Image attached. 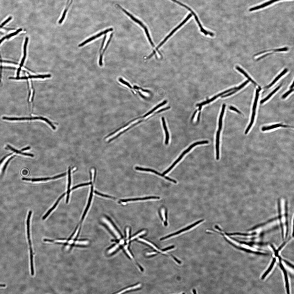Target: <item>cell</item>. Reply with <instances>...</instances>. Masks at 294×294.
<instances>
[{
    "mask_svg": "<svg viewBox=\"0 0 294 294\" xmlns=\"http://www.w3.org/2000/svg\"><path fill=\"white\" fill-rule=\"evenodd\" d=\"M14 156H13L12 157H11L8 160V161H7L6 162V163L4 165L3 167V170H2V172H3V173H4V172L7 166V165H8V164L10 162V161L14 157Z\"/></svg>",
    "mask_w": 294,
    "mask_h": 294,
    "instance_id": "cell-42",
    "label": "cell"
},
{
    "mask_svg": "<svg viewBox=\"0 0 294 294\" xmlns=\"http://www.w3.org/2000/svg\"><path fill=\"white\" fill-rule=\"evenodd\" d=\"M102 220L104 223L106 224V225L108 226L110 230L112 231V232L116 236L117 238L118 239H120L121 238V236L120 234H119L118 231H117L116 229L115 228V227L113 226V224L111 223V222L109 221L108 219L105 218H103Z\"/></svg>",
    "mask_w": 294,
    "mask_h": 294,
    "instance_id": "cell-9",
    "label": "cell"
},
{
    "mask_svg": "<svg viewBox=\"0 0 294 294\" xmlns=\"http://www.w3.org/2000/svg\"><path fill=\"white\" fill-rule=\"evenodd\" d=\"M280 127H283V128H292V127L288 125H282L281 124H277L276 125H272L271 126L263 127L262 128V131H268L272 130L274 128H278Z\"/></svg>",
    "mask_w": 294,
    "mask_h": 294,
    "instance_id": "cell-13",
    "label": "cell"
},
{
    "mask_svg": "<svg viewBox=\"0 0 294 294\" xmlns=\"http://www.w3.org/2000/svg\"><path fill=\"white\" fill-rule=\"evenodd\" d=\"M30 148H30V147H29V146L28 147H26V148H23V149H22L21 150V151H24L29 150L30 149Z\"/></svg>",
    "mask_w": 294,
    "mask_h": 294,
    "instance_id": "cell-50",
    "label": "cell"
},
{
    "mask_svg": "<svg viewBox=\"0 0 294 294\" xmlns=\"http://www.w3.org/2000/svg\"><path fill=\"white\" fill-rule=\"evenodd\" d=\"M280 266L282 270H283V271L284 272V276H285L286 281V288L287 291V293L288 294H289V288L287 273V272L286 270H285V269H284V268L283 266V265H282L281 262H280Z\"/></svg>",
    "mask_w": 294,
    "mask_h": 294,
    "instance_id": "cell-20",
    "label": "cell"
},
{
    "mask_svg": "<svg viewBox=\"0 0 294 294\" xmlns=\"http://www.w3.org/2000/svg\"><path fill=\"white\" fill-rule=\"evenodd\" d=\"M281 86V85H280L277 87L273 91H272L270 94L264 99L261 100L260 101V104H262L263 103L265 102L267 100L269 99L270 98H271L272 95H273L274 93H275L280 88Z\"/></svg>",
    "mask_w": 294,
    "mask_h": 294,
    "instance_id": "cell-24",
    "label": "cell"
},
{
    "mask_svg": "<svg viewBox=\"0 0 294 294\" xmlns=\"http://www.w3.org/2000/svg\"><path fill=\"white\" fill-rule=\"evenodd\" d=\"M32 212L31 211H30L29 212L28 216L27 221V234L28 238V243H29L30 245H32V242L30 239V219L31 217V215H32Z\"/></svg>",
    "mask_w": 294,
    "mask_h": 294,
    "instance_id": "cell-14",
    "label": "cell"
},
{
    "mask_svg": "<svg viewBox=\"0 0 294 294\" xmlns=\"http://www.w3.org/2000/svg\"><path fill=\"white\" fill-rule=\"evenodd\" d=\"M237 90L238 91V87H235V88H232V89H229L228 90L226 91H224V92H222V93H220V94H218V95H217L216 96H214L213 98H211V99H210L209 100V101L210 102H212L213 101H214V100H215V99H216L218 97H219L221 96H222L224 94H226V93H227L231 91H233V90Z\"/></svg>",
    "mask_w": 294,
    "mask_h": 294,
    "instance_id": "cell-26",
    "label": "cell"
},
{
    "mask_svg": "<svg viewBox=\"0 0 294 294\" xmlns=\"http://www.w3.org/2000/svg\"><path fill=\"white\" fill-rule=\"evenodd\" d=\"M283 261H284V262H285L287 264H288V265L289 266H290V267H292V265L291 264H290V263H289V262H288L287 261H286V260H283Z\"/></svg>",
    "mask_w": 294,
    "mask_h": 294,
    "instance_id": "cell-52",
    "label": "cell"
},
{
    "mask_svg": "<svg viewBox=\"0 0 294 294\" xmlns=\"http://www.w3.org/2000/svg\"><path fill=\"white\" fill-rule=\"evenodd\" d=\"M236 68L237 70H238L239 71H240V72L243 74L246 77H247L248 78V79L249 80L251 81V82H252L253 84H254L255 85H257V84L256 83L254 80H252L251 78H250L249 77V76L248 75L247 73H246L245 72V71H244L240 67L238 66H236Z\"/></svg>",
    "mask_w": 294,
    "mask_h": 294,
    "instance_id": "cell-22",
    "label": "cell"
},
{
    "mask_svg": "<svg viewBox=\"0 0 294 294\" xmlns=\"http://www.w3.org/2000/svg\"><path fill=\"white\" fill-rule=\"evenodd\" d=\"M66 194V193H63V195H62L61 196H60V197L58 200H57L56 202L55 203V204L54 205V206L52 208L49 210V211L47 212L46 214L44 215V217H43V220H44L46 219L47 217L49 216V215L50 213H51L53 210L55 208L57 205L58 204V203L60 201V200L62 199V198Z\"/></svg>",
    "mask_w": 294,
    "mask_h": 294,
    "instance_id": "cell-16",
    "label": "cell"
},
{
    "mask_svg": "<svg viewBox=\"0 0 294 294\" xmlns=\"http://www.w3.org/2000/svg\"><path fill=\"white\" fill-rule=\"evenodd\" d=\"M294 87V83L293 82V83L292 85H291V87H290L291 89H293V88Z\"/></svg>",
    "mask_w": 294,
    "mask_h": 294,
    "instance_id": "cell-57",
    "label": "cell"
},
{
    "mask_svg": "<svg viewBox=\"0 0 294 294\" xmlns=\"http://www.w3.org/2000/svg\"><path fill=\"white\" fill-rule=\"evenodd\" d=\"M126 238L128 239L130 236V229L128 228L126 229Z\"/></svg>",
    "mask_w": 294,
    "mask_h": 294,
    "instance_id": "cell-47",
    "label": "cell"
},
{
    "mask_svg": "<svg viewBox=\"0 0 294 294\" xmlns=\"http://www.w3.org/2000/svg\"><path fill=\"white\" fill-rule=\"evenodd\" d=\"M119 80L120 82L121 83H123V84L127 86L128 87L130 88L131 89H132V87H131V86L128 83L123 80L122 78H119Z\"/></svg>",
    "mask_w": 294,
    "mask_h": 294,
    "instance_id": "cell-36",
    "label": "cell"
},
{
    "mask_svg": "<svg viewBox=\"0 0 294 294\" xmlns=\"http://www.w3.org/2000/svg\"><path fill=\"white\" fill-rule=\"evenodd\" d=\"M124 249H125V251H126V253H127V254H128V255L129 256V257H130L131 258V259H132L133 258V257L132 256V254H131V253L130 252V251H129L128 250V246L127 245L125 246V247H124Z\"/></svg>",
    "mask_w": 294,
    "mask_h": 294,
    "instance_id": "cell-41",
    "label": "cell"
},
{
    "mask_svg": "<svg viewBox=\"0 0 294 294\" xmlns=\"http://www.w3.org/2000/svg\"><path fill=\"white\" fill-rule=\"evenodd\" d=\"M294 90V89H291L290 90H289L288 92H286L285 94H284L283 95V96H282V98H283V99L287 97L291 93L293 92Z\"/></svg>",
    "mask_w": 294,
    "mask_h": 294,
    "instance_id": "cell-40",
    "label": "cell"
},
{
    "mask_svg": "<svg viewBox=\"0 0 294 294\" xmlns=\"http://www.w3.org/2000/svg\"><path fill=\"white\" fill-rule=\"evenodd\" d=\"M162 121L163 125V126L164 130L165 132L166 135V139L165 141V144L166 145H168L169 143V134L168 132V130L166 127V124L165 121L164 119V117H162Z\"/></svg>",
    "mask_w": 294,
    "mask_h": 294,
    "instance_id": "cell-17",
    "label": "cell"
},
{
    "mask_svg": "<svg viewBox=\"0 0 294 294\" xmlns=\"http://www.w3.org/2000/svg\"><path fill=\"white\" fill-rule=\"evenodd\" d=\"M89 241L87 240H76L74 245L80 246H86L89 244Z\"/></svg>",
    "mask_w": 294,
    "mask_h": 294,
    "instance_id": "cell-28",
    "label": "cell"
},
{
    "mask_svg": "<svg viewBox=\"0 0 294 294\" xmlns=\"http://www.w3.org/2000/svg\"><path fill=\"white\" fill-rule=\"evenodd\" d=\"M113 33H112V34H111L110 37L109 39V40L108 41V42L107 43V44L106 45V47H105L104 49L103 50V52H102V54H101L102 55H103V54H104V52H105V51H106V49L107 48L108 46V45L109 44V43L110 42V41L111 39V38L112 37V36H113Z\"/></svg>",
    "mask_w": 294,
    "mask_h": 294,
    "instance_id": "cell-37",
    "label": "cell"
},
{
    "mask_svg": "<svg viewBox=\"0 0 294 294\" xmlns=\"http://www.w3.org/2000/svg\"><path fill=\"white\" fill-rule=\"evenodd\" d=\"M106 37H107V35H105V36L104 37L103 40V41H102V45H101V49H100V52H101V51H102V49H103V47L104 45V43H105V40H106Z\"/></svg>",
    "mask_w": 294,
    "mask_h": 294,
    "instance_id": "cell-45",
    "label": "cell"
},
{
    "mask_svg": "<svg viewBox=\"0 0 294 294\" xmlns=\"http://www.w3.org/2000/svg\"><path fill=\"white\" fill-rule=\"evenodd\" d=\"M200 113H199V114H198V118H197V121H199V118H200Z\"/></svg>",
    "mask_w": 294,
    "mask_h": 294,
    "instance_id": "cell-58",
    "label": "cell"
},
{
    "mask_svg": "<svg viewBox=\"0 0 294 294\" xmlns=\"http://www.w3.org/2000/svg\"><path fill=\"white\" fill-rule=\"evenodd\" d=\"M51 75H39L38 76H29V78H49L51 77Z\"/></svg>",
    "mask_w": 294,
    "mask_h": 294,
    "instance_id": "cell-32",
    "label": "cell"
},
{
    "mask_svg": "<svg viewBox=\"0 0 294 294\" xmlns=\"http://www.w3.org/2000/svg\"><path fill=\"white\" fill-rule=\"evenodd\" d=\"M28 41V38L27 37L26 38L24 46V55L21 64L20 66H22L26 58V50H27V47Z\"/></svg>",
    "mask_w": 294,
    "mask_h": 294,
    "instance_id": "cell-25",
    "label": "cell"
},
{
    "mask_svg": "<svg viewBox=\"0 0 294 294\" xmlns=\"http://www.w3.org/2000/svg\"><path fill=\"white\" fill-rule=\"evenodd\" d=\"M276 261V259L275 258H274L273 260V261L272 262L271 266L269 267L268 269L267 270V271L265 272V273L262 276V279H263L267 276L268 274L271 271V270L274 266V265Z\"/></svg>",
    "mask_w": 294,
    "mask_h": 294,
    "instance_id": "cell-29",
    "label": "cell"
},
{
    "mask_svg": "<svg viewBox=\"0 0 294 294\" xmlns=\"http://www.w3.org/2000/svg\"><path fill=\"white\" fill-rule=\"evenodd\" d=\"M287 204L284 198L279 199L278 202L279 224L280 225L282 237H287L289 227L288 218Z\"/></svg>",
    "mask_w": 294,
    "mask_h": 294,
    "instance_id": "cell-1",
    "label": "cell"
},
{
    "mask_svg": "<svg viewBox=\"0 0 294 294\" xmlns=\"http://www.w3.org/2000/svg\"><path fill=\"white\" fill-rule=\"evenodd\" d=\"M145 233V231H142L141 232L137 234V235H136L135 236L131 238V240H133L137 238L138 236L144 234Z\"/></svg>",
    "mask_w": 294,
    "mask_h": 294,
    "instance_id": "cell-39",
    "label": "cell"
},
{
    "mask_svg": "<svg viewBox=\"0 0 294 294\" xmlns=\"http://www.w3.org/2000/svg\"><path fill=\"white\" fill-rule=\"evenodd\" d=\"M6 286V285H5V284H0V287H5Z\"/></svg>",
    "mask_w": 294,
    "mask_h": 294,
    "instance_id": "cell-56",
    "label": "cell"
},
{
    "mask_svg": "<svg viewBox=\"0 0 294 294\" xmlns=\"http://www.w3.org/2000/svg\"><path fill=\"white\" fill-rule=\"evenodd\" d=\"M202 108V106H199V109H199V110H201V109Z\"/></svg>",
    "mask_w": 294,
    "mask_h": 294,
    "instance_id": "cell-60",
    "label": "cell"
},
{
    "mask_svg": "<svg viewBox=\"0 0 294 294\" xmlns=\"http://www.w3.org/2000/svg\"><path fill=\"white\" fill-rule=\"evenodd\" d=\"M204 219H203L200 220L196 222L195 223H194L193 224L191 225H190L188 226L187 227H186V228L182 229V230L179 231L177 232L171 234V235L162 238L161 239V240H165L166 239L170 238V237H172V236H174L178 235V234L183 232L189 230V229H191L193 228L195 226L197 225L198 224H199L202 223V222L203 221H204Z\"/></svg>",
    "mask_w": 294,
    "mask_h": 294,
    "instance_id": "cell-7",
    "label": "cell"
},
{
    "mask_svg": "<svg viewBox=\"0 0 294 294\" xmlns=\"http://www.w3.org/2000/svg\"><path fill=\"white\" fill-rule=\"evenodd\" d=\"M12 154H8V155H7V156H6L4 157L3 159H2L1 160V161H0V164L1 163H2L3 162V161H4V160L7 157H8V156H10V155H11Z\"/></svg>",
    "mask_w": 294,
    "mask_h": 294,
    "instance_id": "cell-48",
    "label": "cell"
},
{
    "mask_svg": "<svg viewBox=\"0 0 294 294\" xmlns=\"http://www.w3.org/2000/svg\"><path fill=\"white\" fill-rule=\"evenodd\" d=\"M68 185L67 191H70V192L71 190L70 189V186H71V169H70V168H69V170H68Z\"/></svg>",
    "mask_w": 294,
    "mask_h": 294,
    "instance_id": "cell-34",
    "label": "cell"
},
{
    "mask_svg": "<svg viewBox=\"0 0 294 294\" xmlns=\"http://www.w3.org/2000/svg\"><path fill=\"white\" fill-rule=\"evenodd\" d=\"M90 184H91V183H87L81 184H80V185H78L77 186H75V187H73L71 189V190H74V189H76V188H77L78 187H82V186H86V185H90Z\"/></svg>",
    "mask_w": 294,
    "mask_h": 294,
    "instance_id": "cell-38",
    "label": "cell"
},
{
    "mask_svg": "<svg viewBox=\"0 0 294 294\" xmlns=\"http://www.w3.org/2000/svg\"><path fill=\"white\" fill-rule=\"evenodd\" d=\"M40 119L50 124L51 123L46 118H42V117H33V118H9V120H32Z\"/></svg>",
    "mask_w": 294,
    "mask_h": 294,
    "instance_id": "cell-12",
    "label": "cell"
},
{
    "mask_svg": "<svg viewBox=\"0 0 294 294\" xmlns=\"http://www.w3.org/2000/svg\"><path fill=\"white\" fill-rule=\"evenodd\" d=\"M281 0H271L267 2L266 3H265L261 5H259L257 6L253 7L252 8H250L249 10L250 11H255L261 9H262L265 8L267 6H268L270 5H271L272 4H273L276 1H279Z\"/></svg>",
    "mask_w": 294,
    "mask_h": 294,
    "instance_id": "cell-11",
    "label": "cell"
},
{
    "mask_svg": "<svg viewBox=\"0 0 294 294\" xmlns=\"http://www.w3.org/2000/svg\"><path fill=\"white\" fill-rule=\"evenodd\" d=\"M174 248V246H172V247H169L168 248H167L165 249H164V250H163V251H167V250H171V249H172L173 248Z\"/></svg>",
    "mask_w": 294,
    "mask_h": 294,
    "instance_id": "cell-49",
    "label": "cell"
},
{
    "mask_svg": "<svg viewBox=\"0 0 294 294\" xmlns=\"http://www.w3.org/2000/svg\"><path fill=\"white\" fill-rule=\"evenodd\" d=\"M7 147H8L9 149H10V150H11V151H13V152H16V153H18V154H21V155H24V156H29L32 157H34V155L32 154L27 153H23V152H22L20 151H18L17 150H16V149H14V148H13L11 146H10L9 145H7Z\"/></svg>",
    "mask_w": 294,
    "mask_h": 294,
    "instance_id": "cell-21",
    "label": "cell"
},
{
    "mask_svg": "<svg viewBox=\"0 0 294 294\" xmlns=\"http://www.w3.org/2000/svg\"><path fill=\"white\" fill-rule=\"evenodd\" d=\"M197 110H196V111L195 112L194 114H193V115L192 117V120H193V119H194V117L195 115H196V113H197Z\"/></svg>",
    "mask_w": 294,
    "mask_h": 294,
    "instance_id": "cell-55",
    "label": "cell"
},
{
    "mask_svg": "<svg viewBox=\"0 0 294 294\" xmlns=\"http://www.w3.org/2000/svg\"><path fill=\"white\" fill-rule=\"evenodd\" d=\"M279 224L278 218L272 219L270 220L252 228L249 230L251 232H254L256 234L258 232H261L265 230H268L275 226Z\"/></svg>",
    "mask_w": 294,
    "mask_h": 294,
    "instance_id": "cell-2",
    "label": "cell"
},
{
    "mask_svg": "<svg viewBox=\"0 0 294 294\" xmlns=\"http://www.w3.org/2000/svg\"><path fill=\"white\" fill-rule=\"evenodd\" d=\"M288 71V70L287 69L285 68L284 69V70L282 71V72L278 76H277V77L275 78V79L273 81V82H272L271 84H270L268 86H267V87H265L264 88L268 89V88L271 87L272 86H273L274 84L275 83L277 82V81L282 76L285 75V74Z\"/></svg>",
    "mask_w": 294,
    "mask_h": 294,
    "instance_id": "cell-18",
    "label": "cell"
},
{
    "mask_svg": "<svg viewBox=\"0 0 294 294\" xmlns=\"http://www.w3.org/2000/svg\"><path fill=\"white\" fill-rule=\"evenodd\" d=\"M4 66H9L12 67H15L18 68L19 67L18 65L12 64L9 63H3L2 64Z\"/></svg>",
    "mask_w": 294,
    "mask_h": 294,
    "instance_id": "cell-35",
    "label": "cell"
},
{
    "mask_svg": "<svg viewBox=\"0 0 294 294\" xmlns=\"http://www.w3.org/2000/svg\"><path fill=\"white\" fill-rule=\"evenodd\" d=\"M161 213H162V216L163 218V220L165 222L166 221V217H165V210H164V209H162Z\"/></svg>",
    "mask_w": 294,
    "mask_h": 294,
    "instance_id": "cell-43",
    "label": "cell"
},
{
    "mask_svg": "<svg viewBox=\"0 0 294 294\" xmlns=\"http://www.w3.org/2000/svg\"><path fill=\"white\" fill-rule=\"evenodd\" d=\"M260 89H257L256 91V95L255 98V99L254 103L253 104V106L252 109V113L251 117V120L250 122L247 127V130L245 131V133L246 134H247L248 133L254 123V119L255 116L256 110V107L257 106V102L258 99L259 97V93L260 91Z\"/></svg>",
    "mask_w": 294,
    "mask_h": 294,
    "instance_id": "cell-4",
    "label": "cell"
},
{
    "mask_svg": "<svg viewBox=\"0 0 294 294\" xmlns=\"http://www.w3.org/2000/svg\"><path fill=\"white\" fill-rule=\"evenodd\" d=\"M11 18H9L8 19V20L6 21L5 22H4L3 24H2V25H4L6 23H7L9 21H10V20H11Z\"/></svg>",
    "mask_w": 294,
    "mask_h": 294,
    "instance_id": "cell-54",
    "label": "cell"
},
{
    "mask_svg": "<svg viewBox=\"0 0 294 294\" xmlns=\"http://www.w3.org/2000/svg\"><path fill=\"white\" fill-rule=\"evenodd\" d=\"M123 11L125 12L126 14H127L128 16H130V17L132 19V20L135 21V22H137L141 26H142V27L144 29V30H145L146 34L147 35L148 39H149L151 44L152 47H154V44L153 43L152 41L151 38L150 37L149 32H148L147 28V27H145V26L143 24L142 22H141V21L138 20V19L134 17L132 15H131V14L130 13H129L127 11H126L124 9H123Z\"/></svg>",
    "mask_w": 294,
    "mask_h": 294,
    "instance_id": "cell-6",
    "label": "cell"
},
{
    "mask_svg": "<svg viewBox=\"0 0 294 294\" xmlns=\"http://www.w3.org/2000/svg\"><path fill=\"white\" fill-rule=\"evenodd\" d=\"M53 179V178L47 177L46 178H34L31 179L30 178H25V181H32V182H37L43 181H46L48 180H52Z\"/></svg>",
    "mask_w": 294,
    "mask_h": 294,
    "instance_id": "cell-27",
    "label": "cell"
},
{
    "mask_svg": "<svg viewBox=\"0 0 294 294\" xmlns=\"http://www.w3.org/2000/svg\"><path fill=\"white\" fill-rule=\"evenodd\" d=\"M209 143V142L208 141L205 140L200 141V142H197L193 143V144H192L187 149L185 150V151H184L181 154L177 159V160L168 169H167L166 171H164L162 174L164 175L167 173H168L169 172L174 168V167L175 165L177 164L180 161V160L182 159L184 156H185V155L186 154H187L188 152L190 151V150L192 149L193 147H195L196 146L198 145L207 144H208Z\"/></svg>",
    "mask_w": 294,
    "mask_h": 294,
    "instance_id": "cell-3",
    "label": "cell"
},
{
    "mask_svg": "<svg viewBox=\"0 0 294 294\" xmlns=\"http://www.w3.org/2000/svg\"><path fill=\"white\" fill-rule=\"evenodd\" d=\"M139 240H140L141 241H142V242H144V243H146L147 244H148L149 245L151 246V247H152L153 248H154V249L157 250V251H158L160 252H162L161 250H160L159 249H158L156 247H155V246L153 244H152V243H150L149 242H148V241L147 240H144V239H142V238H139Z\"/></svg>",
    "mask_w": 294,
    "mask_h": 294,
    "instance_id": "cell-33",
    "label": "cell"
},
{
    "mask_svg": "<svg viewBox=\"0 0 294 294\" xmlns=\"http://www.w3.org/2000/svg\"><path fill=\"white\" fill-rule=\"evenodd\" d=\"M113 30V28H110L109 29L107 30H106L104 31L103 32H102L101 33H99V34L95 36H93L91 38H89V39L86 40L85 41L79 45L78 46L79 47H82L84 45L87 44V43L89 42L90 41H92L96 39V38L101 36L102 35L106 34L108 32L112 31Z\"/></svg>",
    "mask_w": 294,
    "mask_h": 294,
    "instance_id": "cell-10",
    "label": "cell"
},
{
    "mask_svg": "<svg viewBox=\"0 0 294 294\" xmlns=\"http://www.w3.org/2000/svg\"></svg>",
    "mask_w": 294,
    "mask_h": 294,
    "instance_id": "cell-61",
    "label": "cell"
},
{
    "mask_svg": "<svg viewBox=\"0 0 294 294\" xmlns=\"http://www.w3.org/2000/svg\"><path fill=\"white\" fill-rule=\"evenodd\" d=\"M120 244L119 243L117 244L114 246L113 247H112L108 251V254H110L115 252L116 250L118 249L120 247Z\"/></svg>",
    "mask_w": 294,
    "mask_h": 294,
    "instance_id": "cell-31",
    "label": "cell"
},
{
    "mask_svg": "<svg viewBox=\"0 0 294 294\" xmlns=\"http://www.w3.org/2000/svg\"><path fill=\"white\" fill-rule=\"evenodd\" d=\"M225 107L226 105L224 104L223 106V107H222L220 116L219 122L218 129V131H220V132H221L222 128V119H223Z\"/></svg>",
    "mask_w": 294,
    "mask_h": 294,
    "instance_id": "cell-19",
    "label": "cell"
},
{
    "mask_svg": "<svg viewBox=\"0 0 294 294\" xmlns=\"http://www.w3.org/2000/svg\"><path fill=\"white\" fill-rule=\"evenodd\" d=\"M160 199V197H159L151 196L143 198H135V199H127L122 200V201L123 202H125L129 201H135L145 200L151 199Z\"/></svg>",
    "mask_w": 294,
    "mask_h": 294,
    "instance_id": "cell-15",
    "label": "cell"
},
{
    "mask_svg": "<svg viewBox=\"0 0 294 294\" xmlns=\"http://www.w3.org/2000/svg\"><path fill=\"white\" fill-rule=\"evenodd\" d=\"M173 259H174V260H175V261L178 263H179V264H181V262L180 261H179L177 259H176V258H175V257H174L173 256Z\"/></svg>",
    "mask_w": 294,
    "mask_h": 294,
    "instance_id": "cell-51",
    "label": "cell"
},
{
    "mask_svg": "<svg viewBox=\"0 0 294 294\" xmlns=\"http://www.w3.org/2000/svg\"><path fill=\"white\" fill-rule=\"evenodd\" d=\"M156 254H157V253L156 252H151V253H147V255H150Z\"/></svg>",
    "mask_w": 294,
    "mask_h": 294,
    "instance_id": "cell-53",
    "label": "cell"
},
{
    "mask_svg": "<svg viewBox=\"0 0 294 294\" xmlns=\"http://www.w3.org/2000/svg\"><path fill=\"white\" fill-rule=\"evenodd\" d=\"M230 109L231 110L235 111L237 112V113L239 114H241V112L235 107H234L232 106H231L230 107Z\"/></svg>",
    "mask_w": 294,
    "mask_h": 294,
    "instance_id": "cell-46",
    "label": "cell"
},
{
    "mask_svg": "<svg viewBox=\"0 0 294 294\" xmlns=\"http://www.w3.org/2000/svg\"><path fill=\"white\" fill-rule=\"evenodd\" d=\"M135 169L136 170L138 171L151 172L152 173L156 174V175L162 176V177H163L166 179V180L172 182H173L174 183L176 184L177 183V181L176 180L169 178L168 177L165 176L163 174H161L153 169L149 168H143L137 166L135 167Z\"/></svg>",
    "mask_w": 294,
    "mask_h": 294,
    "instance_id": "cell-8",
    "label": "cell"
},
{
    "mask_svg": "<svg viewBox=\"0 0 294 294\" xmlns=\"http://www.w3.org/2000/svg\"><path fill=\"white\" fill-rule=\"evenodd\" d=\"M192 16V14H189L187 18H186L185 20H184L182 22L180 23V25L178 26L175 29H174L170 33V34H169L165 38L164 40L162 42L160 43V44L156 48V51H158L160 48L162 46V45L164 44V43L166 41L168 40L169 38L172 35H173L174 34V33L179 28H180L184 24L186 23V22H187L189 20V19Z\"/></svg>",
    "mask_w": 294,
    "mask_h": 294,
    "instance_id": "cell-5",
    "label": "cell"
},
{
    "mask_svg": "<svg viewBox=\"0 0 294 294\" xmlns=\"http://www.w3.org/2000/svg\"><path fill=\"white\" fill-rule=\"evenodd\" d=\"M167 101H166V100H165V101H164L162 103L159 104L158 105V106H156V107H155V108H154L151 111H149V112H148V113H147L146 114H145V115L144 116H143L142 117V118H145V117H146L147 116L149 115L150 114H152V112H153L155 110H156L157 109L159 108V107H160L161 106H163V105H164L166 104L167 103Z\"/></svg>",
    "mask_w": 294,
    "mask_h": 294,
    "instance_id": "cell-23",
    "label": "cell"
},
{
    "mask_svg": "<svg viewBox=\"0 0 294 294\" xmlns=\"http://www.w3.org/2000/svg\"><path fill=\"white\" fill-rule=\"evenodd\" d=\"M141 286V284H138V285H137L135 286H133L132 287H129V288H126L125 289H124V290L120 292H119L118 293H117V294H122V293H124L126 292V291H130V290H133V289H135L138 288H139Z\"/></svg>",
    "mask_w": 294,
    "mask_h": 294,
    "instance_id": "cell-30",
    "label": "cell"
},
{
    "mask_svg": "<svg viewBox=\"0 0 294 294\" xmlns=\"http://www.w3.org/2000/svg\"><path fill=\"white\" fill-rule=\"evenodd\" d=\"M193 293H194L195 294H196V291L195 290V289H193Z\"/></svg>",
    "mask_w": 294,
    "mask_h": 294,
    "instance_id": "cell-59",
    "label": "cell"
},
{
    "mask_svg": "<svg viewBox=\"0 0 294 294\" xmlns=\"http://www.w3.org/2000/svg\"><path fill=\"white\" fill-rule=\"evenodd\" d=\"M134 89H141V90H142V91L144 92H147V93H149L150 92V91L149 90H145L143 89H142V88H141L139 87H137V86H134Z\"/></svg>",
    "mask_w": 294,
    "mask_h": 294,
    "instance_id": "cell-44",
    "label": "cell"
}]
</instances>
